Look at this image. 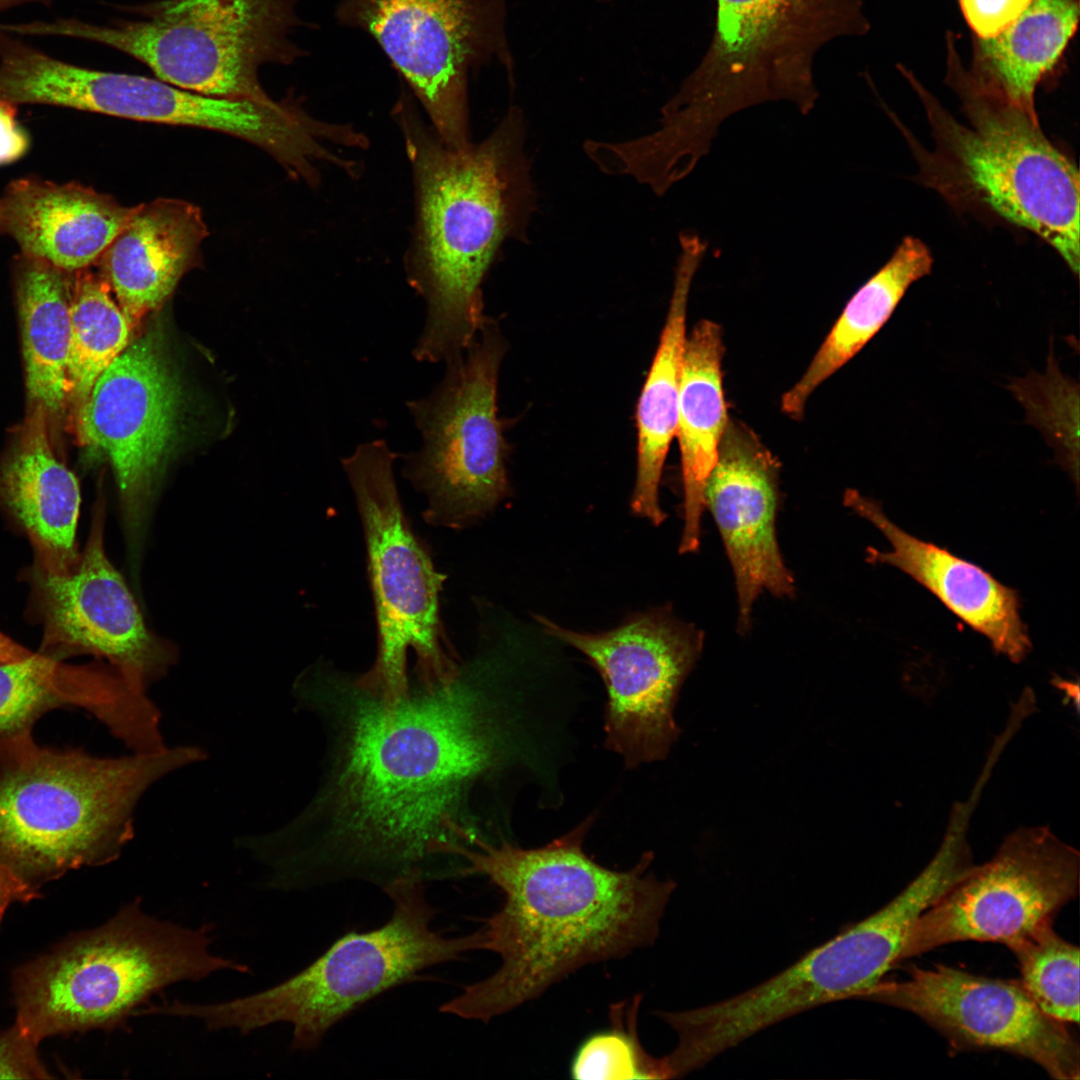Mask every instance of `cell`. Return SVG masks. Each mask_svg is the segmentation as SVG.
<instances>
[{
  "label": "cell",
  "instance_id": "6da1fadb",
  "mask_svg": "<svg viewBox=\"0 0 1080 1080\" xmlns=\"http://www.w3.org/2000/svg\"><path fill=\"white\" fill-rule=\"evenodd\" d=\"M476 680L461 664L444 681L415 679L394 701L328 663L296 680L298 703L328 741L314 796L270 833L292 882L357 879L383 889L457 876L454 850L480 837L467 822L468 795L495 756Z\"/></svg>",
  "mask_w": 1080,
  "mask_h": 1080
},
{
  "label": "cell",
  "instance_id": "7a4b0ae2",
  "mask_svg": "<svg viewBox=\"0 0 1080 1080\" xmlns=\"http://www.w3.org/2000/svg\"><path fill=\"white\" fill-rule=\"evenodd\" d=\"M592 822L538 848L482 837L456 848L461 876H486L502 893L501 907L477 929L480 950L500 964L443 1003L442 1013L488 1022L584 966L655 943L674 881L650 871L651 852L624 871L595 862L583 850Z\"/></svg>",
  "mask_w": 1080,
  "mask_h": 1080
},
{
  "label": "cell",
  "instance_id": "3957f363",
  "mask_svg": "<svg viewBox=\"0 0 1080 1080\" xmlns=\"http://www.w3.org/2000/svg\"><path fill=\"white\" fill-rule=\"evenodd\" d=\"M393 112L416 196L408 281L426 303L412 354L419 362L445 363L462 354L486 322L481 285L501 244L527 240L535 193L524 153L525 119L510 107L482 142L456 149L423 122L405 91Z\"/></svg>",
  "mask_w": 1080,
  "mask_h": 1080
},
{
  "label": "cell",
  "instance_id": "277c9868",
  "mask_svg": "<svg viewBox=\"0 0 1080 1080\" xmlns=\"http://www.w3.org/2000/svg\"><path fill=\"white\" fill-rule=\"evenodd\" d=\"M205 758L196 746L100 758L40 747L31 731L0 738V863L38 889L114 861L147 789Z\"/></svg>",
  "mask_w": 1080,
  "mask_h": 1080
},
{
  "label": "cell",
  "instance_id": "5b68a950",
  "mask_svg": "<svg viewBox=\"0 0 1080 1080\" xmlns=\"http://www.w3.org/2000/svg\"><path fill=\"white\" fill-rule=\"evenodd\" d=\"M868 28L859 0H716L711 43L663 106L659 128L646 135L649 154L689 174L731 115L776 100L808 114L818 98L819 50Z\"/></svg>",
  "mask_w": 1080,
  "mask_h": 1080
},
{
  "label": "cell",
  "instance_id": "8992f818",
  "mask_svg": "<svg viewBox=\"0 0 1080 1080\" xmlns=\"http://www.w3.org/2000/svg\"><path fill=\"white\" fill-rule=\"evenodd\" d=\"M949 42L948 82L968 125L954 119L908 73L932 128L935 149L917 152L921 178L958 208L981 209L1026 229L1079 272V173L1032 115L978 85Z\"/></svg>",
  "mask_w": 1080,
  "mask_h": 1080
},
{
  "label": "cell",
  "instance_id": "52a82bcc",
  "mask_svg": "<svg viewBox=\"0 0 1080 1080\" xmlns=\"http://www.w3.org/2000/svg\"><path fill=\"white\" fill-rule=\"evenodd\" d=\"M212 928L186 927L146 913L140 898L101 926L16 969V1024L46 1037L126 1027L153 996L183 981L249 967L211 951Z\"/></svg>",
  "mask_w": 1080,
  "mask_h": 1080
},
{
  "label": "cell",
  "instance_id": "ba28073f",
  "mask_svg": "<svg viewBox=\"0 0 1080 1080\" xmlns=\"http://www.w3.org/2000/svg\"><path fill=\"white\" fill-rule=\"evenodd\" d=\"M418 879L396 881L383 891L393 910L382 926L350 932L310 965L265 990L215 1003L164 1001V1016L200 1020L209 1031L249 1034L277 1023L292 1027L291 1048H316L327 1032L356 1008L429 967L479 950L477 930L446 937L433 927L435 910Z\"/></svg>",
  "mask_w": 1080,
  "mask_h": 1080
},
{
  "label": "cell",
  "instance_id": "9c48e42d",
  "mask_svg": "<svg viewBox=\"0 0 1080 1080\" xmlns=\"http://www.w3.org/2000/svg\"><path fill=\"white\" fill-rule=\"evenodd\" d=\"M300 0H157L136 19L95 25L75 18L18 23L19 35L64 36L116 49L171 85L198 94L273 102L259 79L265 64L291 65L306 53L291 34L304 25Z\"/></svg>",
  "mask_w": 1080,
  "mask_h": 1080
},
{
  "label": "cell",
  "instance_id": "30bf717a",
  "mask_svg": "<svg viewBox=\"0 0 1080 1080\" xmlns=\"http://www.w3.org/2000/svg\"><path fill=\"white\" fill-rule=\"evenodd\" d=\"M397 455L383 439L361 443L341 459L357 503L375 602L378 649L359 680L387 700L409 688L407 652L416 655L415 679L438 682L459 670L439 614L444 576L414 536L404 515L393 466Z\"/></svg>",
  "mask_w": 1080,
  "mask_h": 1080
},
{
  "label": "cell",
  "instance_id": "8fae6325",
  "mask_svg": "<svg viewBox=\"0 0 1080 1080\" xmlns=\"http://www.w3.org/2000/svg\"><path fill=\"white\" fill-rule=\"evenodd\" d=\"M479 332L465 352L445 362L429 394L406 403L422 443L404 457L403 475L426 496L423 516L435 526L464 528L509 492L497 408L502 344L488 323Z\"/></svg>",
  "mask_w": 1080,
  "mask_h": 1080
},
{
  "label": "cell",
  "instance_id": "7c38bea8",
  "mask_svg": "<svg viewBox=\"0 0 1080 1080\" xmlns=\"http://www.w3.org/2000/svg\"><path fill=\"white\" fill-rule=\"evenodd\" d=\"M510 0H340L337 22L369 35L448 146L469 138L468 81L490 64L515 85L507 36Z\"/></svg>",
  "mask_w": 1080,
  "mask_h": 1080
},
{
  "label": "cell",
  "instance_id": "4fadbf2b",
  "mask_svg": "<svg viewBox=\"0 0 1080 1080\" xmlns=\"http://www.w3.org/2000/svg\"><path fill=\"white\" fill-rule=\"evenodd\" d=\"M1080 854L1048 826L1020 827L915 921L898 962L958 941L1009 947L1056 913L1079 888Z\"/></svg>",
  "mask_w": 1080,
  "mask_h": 1080
},
{
  "label": "cell",
  "instance_id": "5bb4252c",
  "mask_svg": "<svg viewBox=\"0 0 1080 1080\" xmlns=\"http://www.w3.org/2000/svg\"><path fill=\"white\" fill-rule=\"evenodd\" d=\"M54 95L61 107L136 121L202 128L248 141L269 153L297 180L314 181L328 162L334 124L311 117L291 97L260 103L217 98L160 79L67 64Z\"/></svg>",
  "mask_w": 1080,
  "mask_h": 1080
},
{
  "label": "cell",
  "instance_id": "9a60e30c",
  "mask_svg": "<svg viewBox=\"0 0 1080 1080\" xmlns=\"http://www.w3.org/2000/svg\"><path fill=\"white\" fill-rule=\"evenodd\" d=\"M551 637L582 652L598 670L608 695L605 744L626 768L662 760L679 735L673 711L695 664L703 637L664 610L640 613L615 629L580 633L538 616Z\"/></svg>",
  "mask_w": 1080,
  "mask_h": 1080
},
{
  "label": "cell",
  "instance_id": "2e32d148",
  "mask_svg": "<svg viewBox=\"0 0 1080 1080\" xmlns=\"http://www.w3.org/2000/svg\"><path fill=\"white\" fill-rule=\"evenodd\" d=\"M181 396L160 336L151 332L127 346L80 404L81 438L112 465L131 540L139 538L154 484L175 441Z\"/></svg>",
  "mask_w": 1080,
  "mask_h": 1080
},
{
  "label": "cell",
  "instance_id": "e0dca14e",
  "mask_svg": "<svg viewBox=\"0 0 1080 1080\" xmlns=\"http://www.w3.org/2000/svg\"><path fill=\"white\" fill-rule=\"evenodd\" d=\"M863 999L915 1014L957 1047L1010 1052L1058 1080L1080 1077L1078 1042L1064 1023L1037 1007L1019 981L946 965L913 967L903 981H881Z\"/></svg>",
  "mask_w": 1080,
  "mask_h": 1080
},
{
  "label": "cell",
  "instance_id": "ac0fdd59",
  "mask_svg": "<svg viewBox=\"0 0 1080 1080\" xmlns=\"http://www.w3.org/2000/svg\"><path fill=\"white\" fill-rule=\"evenodd\" d=\"M104 512L94 513L90 534L66 571L36 567L34 592L44 626L40 653L61 659L105 658L135 691L161 679L173 664L172 648L147 628L124 579L104 548Z\"/></svg>",
  "mask_w": 1080,
  "mask_h": 1080
},
{
  "label": "cell",
  "instance_id": "d6986e66",
  "mask_svg": "<svg viewBox=\"0 0 1080 1080\" xmlns=\"http://www.w3.org/2000/svg\"><path fill=\"white\" fill-rule=\"evenodd\" d=\"M778 468L749 429L728 421L704 495L734 570L743 633L763 590L777 597L794 593L776 539Z\"/></svg>",
  "mask_w": 1080,
  "mask_h": 1080
},
{
  "label": "cell",
  "instance_id": "ffe728a7",
  "mask_svg": "<svg viewBox=\"0 0 1080 1080\" xmlns=\"http://www.w3.org/2000/svg\"><path fill=\"white\" fill-rule=\"evenodd\" d=\"M844 503L870 521L891 543L890 551L867 549V561L887 564L908 574L933 593L952 613L986 636L992 648L1019 663L1031 650V641L1020 618L1017 591L987 571L902 530L884 513L879 503L847 490Z\"/></svg>",
  "mask_w": 1080,
  "mask_h": 1080
},
{
  "label": "cell",
  "instance_id": "44dd1931",
  "mask_svg": "<svg viewBox=\"0 0 1080 1080\" xmlns=\"http://www.w3.org/2000/svg\"><path fill=\"white\" fill-rule=\"evenodd\" d=\"M135 208L77 182L28 176L11 181L0 196V235L21 253L75 273L98 261Z\"/></svg>",
  "mask_w": 1080,
  "mask_h": 1080
},
{
  "label": "cell",
  "instance_id": "7402d4cb",
  "mask_svg": "<svg viewBox=\"0 0 1080 1080\" xmlns=\"http://www.w3.org/2000/svg\"><path fill=\"white\" fill-rule=\"evenodd\" d=\"M207 235L202 211L193 203L159 198L136 206L97 261L133 327L158 308L197 263Z\"/></svg>",
  "mask_w": 1080,
  "mask_h": 1080
},
{
  "label": "cell",
  "instance_id": "603a6c76",
  "mask_svg": "<svg viewBox=\"0 0 1080 1080\" xmlns=\"http://www.w3.org/2000/svg\"><path fill=\"white\" fill-rule=\"evenodd\" d=\"M61 705L86 709L123 742L140 736L152 715L150 699L113 668L69 666L40 652L0 663V738L31 731Z\"/></svg>",
  "mask_w": 1080,
  "mask_h": 1080
},
{
  "label": "cell",
  "instance_id": "cb8c5ba5",
  "mask_svg": "<svg viewBox=\"0 0 1080 1080\" xmlns=\"http://www.w3.org/2000/svg\"><path fill=\"white\" fill-rule=\"evenodd\" d=\"M0 500L25 530L48 572L68 570L77 560L80 508L77 478L54 454L46 413L35 408L17 443L0 466Z\"/></svg>",
  "mask_w": 1080,
  "mask_h": 1080
},
{
  "label": "cell",
  "instance_id": "d4e9b609",
  "mask_svg": "<svg viewBox=\"0 0 1080 1080\" xmlns=\"http://www.w3.org/2000/svg\"><path fill=\"white\" fill-rule=\"evenodd\" d=\"M680 254L665 324L636 410L637 473L630 506L637 516L661 524L659 484L676 433L686 314L693 278L706 251L694 233H681Z\"/></svg>",
  "mask_w": 1080,
  "mask_h": 1080
},
{
  "label": "cell",
  "instance_id": "484cf974",
  "mask_svg": "<svg viewBox=\"0 0 1080 1080\" xmlns=\"http://www.w3.org/2000/svg\"><path fill=\"white\" fill-rule=\"evenodd\" d=\"M721 327L701 320L686 336L680 380L676 435L684 489L685 522L680 553H691L700 543V521L705 485L715 464L728 423L722 386Z\"/></svg>",
  "mask_w": 1080,
  "mask_h": 1080
},
{
  "label": "cell",
  "instance_id": "4316f807",
  "mask_svg": "<svg viewBox=\"0 0 1080 1080\" xmlns=\"http://www.w3.org/2000/svg\"><path fill=\"white\" fill-rule=\"evenodd\" d=\"M14 272L27 394L34 408L55 415L69 397L72 273L21 252Z\"/></svg>",
  "mask_w": 1080,
  "mask_h": 1080
},
{
  "label": "cell",
  "instance_id": "83f0119b",
  "mask_svg": "<svg viewBox=\"0 0 1080 1080\" xmlns=\"http://www.w3.org/2000/svg\"><path fill=\"white\" fill-rule=\"evenodd\" d=\"M1078 19V0H1034L1002 33L976 39L967 72L984 89L1037 115L1036 88L1062 57Z\"/></svg>",
  "mask_w": 1080,
  "mask_h": 1080
},
{
  "label": "cell",
  "instance_id": "f1b7e54d",
  "mask_svg": "<svg viewBox=\"0 0 1080 1080\" xmlns=\"http://www.w3.org/2000/svg\"><path fill=\"white\" fill-rule=\"evenodd\" d=\"M933 258L918 238L906 236L890 259L851 297L800 380L782 397L785 414L800 419L811 394L856 355L883 327L909 287L928 275Z\"/></svg>",
  "mask_w": 1080,
  "mask_h": 1080
},
{
  "label": "cell",
  "instance_id": "f546056e",
  "mask_svg": "<svg viewBox=\"0 0 1080 1080\" xmlns=\"http://www.w3.org/2000/svg\"><path fill=\"white\" fill-rule=\"evenodd\" d=\"M87 269L75 272L70 300L67 378L69 396L80 404L96 379L127 348L133 329L108 283Z\"/></svg>",
  "mask_w": 1080,
  "mask_h": 1080
},
{
  "label": "cell",
  "instance_id": "4dcf8cb0",
  "mask_svg": "<svg viewBox=\"0 0 1080 1080\" xmlns=\"http://www.w3.org/2000/svg\"><path fill=\"white\" fill-rule=\"evenodd\" d=\"M1007 389L1024 408L1026 422L1042 433L1055 450L1056 462L1078 487L1079 384L1061 371L1052 338L1045 371L1014 378Z\"/></svg>",
  "mask_w": 1080,
  "mask_h": 1080
},
{
  "label": "cell",
  "instance_id": "1f68e13d",
  "mask_svg": "<svg viewBox=\"0 0 1080 1080\" xmlns=\"http://www.w3.org/2000/svg\"><path fill=\"white\" fill-rule=\"evenodd\" d=\"M1019 981L1037 1007L1062 1023L1079 1022V948L1045 924L1008 947Z\"/></svg>",
  "mask_w": 1080,
  "mask_h": 1080
},
{
  "label": "cell",
  "instance_id": "d6a6232c",
  "mask_svg": "<svg viewBox=\"0 0 1080 1080\" xmlns=\"http://www.w3.org/2000/svg\"><path fill=\"white\" fill-rule=\"evenodd\" d=\"M641 996L610 1007L609 1029L589 1036L578 1047L570 1074L582 1080L667 1079L661 1057L641 1045L637 1018Z\"/></svg>",
  "mask_w": 1080,
  "mask_h": 1080
},
{
  "label": "cell",
  "instance_id": "836d02e7",
  "mask_svg": "<svg viewBox=\"0 0 1080 1080\" xmlns=\"http://www.w3.org/2000/svg\"><path fill=\"white\" fill-rule=\"evenodd\" d=\"M38 1044L16 1023L0 1033V1079L51 1078L38 1055Z\"/></svg>",
  "mask_w": 1080,
  "mask_h": 1080
},
{
  "label": "cell",
  "instance_id": "e575fe53",
  "mask_svg": "<svg viewBox=\"0 0 1080 1080\" xmlns=\"http://www.w3.org/2000/svg\"><path fill=\"white\" fill-rule=\"evenodd\" d=\"M1034 0H958L961 12L978 39L997 36L1012 25Z\"/></svg>",
  "mask_w": 1080,
  "mask_h": 1080
},
{
  "label": "cell",
  "instance_id": "d590c367",
  "mask_svg": "<svg viewBox=\"0 0 1080 1080\" xmlns=\"http://www.w3.org/2000/svg\"><path fill=\"white\" fill-rule=\"evenodd\" d=\"M17 114V105L0 99V166L21 159L30 147L29 135Z\"/></svg>",
  "mask_w": 1080,
  "mask_h": 1080
},
{
  "label": "cell",
  "instance_id": "8d00e7d4",
  "mask_svg": "<svg viewBox=\"0 0 1080 1080\" xmlns=\"http://www.w3.org/2000/svg\"><path fill=\"white\" fill-rule=\"evenodd\" d=\"M39 897L30 885L12 869L0 863V926L8 907L15 902H29Z\"/></svg>",
  "mask_w": 1080,
  "mask_h": 1080
},
{
  "label": "cell",
  "instance_id": "74e56055",
  "mask_svg": "<svg viewBox=\"0 0 1080 1080\" xmlns=\"http://www.w3.org/2000/svg\"><path fill=\"white\" fill-rule=\"evenodd\" d=\"M33 653L0 632V663L20 661Z\"/></svg>",
  "mask_w": 1080,
  "mask_h": 1080
},
{
  "label": "cell",
  "instance_id": "f35d334b",
  "mask_svg": "<svg viewBox=\"0 0 1080 1080\" xmlns=\"http://www.w3.org/2000/svg\"><path fill=\"white\" fill-rule=\"evenodd\" d=\"M51 1L52 0H0V12L27 3H38L49 6Z\"/></svg>",
  "mask_w": 1080,
  "mask_h": 1080
}]
</instances>
